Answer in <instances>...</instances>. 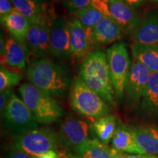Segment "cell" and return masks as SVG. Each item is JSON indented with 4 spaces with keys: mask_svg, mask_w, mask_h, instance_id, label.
<instances>
[{
    "mask_svg": "<svg viewBox=\"0 0 158 158\" xmlns=\"http://www.w3.org/2000/svg\"><path fill=\"white\" fill-rule=\"evenodd\" d=\"M30 84L52 98H62L72 86L66 67L42 58L31 62L27 71Z\"/></svg>",
    "mask_w": 158,
    "mask_h": 158,
    "instance_id": "1",
    "label": "cell"
},
{
    "mask_svg": "<svg viewBox=\"0 0 158 158\" xmlns=\"http://www.w3.org/2000/svg\"><path fill=\"white\" fill-rule=\"evenodd\" d=\"M79 77L109 106L116 108V92L108 66L107 55L94 51L85 56L80 66Z\"/></svg>",
    "mask_w": 158,
    "mask_h": 158,
    "instance_id": "2",
    "label": "cell"
},
{
    "mask_svg": "<svg viewBox=\"0 0 158 158\" xmlns=\"http://www.w3.org/2000/svg\"><path fill=\"white\" fill-rule=\"evenodd\" d=\"M19 92L21 99L38 123L52 124L64 115V109L54 98L45 94L30 83L21 84Z\"/></svg>",
    "mask_w": 158,
    "mask_h": 158,
    "instance_id": "3",
    "label": "cell"
},
{
    "mask_svg": "<svg viewBox=\"0 0 158 158\" xmlns=\"http://www.w3.org/2000/svg\"><path fill=\"white\" fill-rule=\"evenodd\" d=\"M70 92V106L77 114L93 122L102 116L109 115V106L79 76L75 78Z\"/></svg>",
    "mask_w": 158,
    "mask_h": 158,
    "instance_id": "4",
    "label": "cell"
},
{
    "mask_svg": "<svg viewBox=\"0 0 158 158\" xmlns=\"http://www.w3.org/2000/svg\"><path fill=\"white\" fill-rule=\"evenodd\" d=\"M60 145L59 135L48 128H35L19 137L10 144L12 150L21 152L38 157Z\"/></svg>",
    "mask_w": 158,
    "mask_h": 158,
    "instance_id": "5",
    "label": "cell"
},
{
    "mask_svg": "<svg viewBox=\"0 0 158 158\" xmlns=\"http://www.w3.org/2000/svg\"><path fill=\"white\" fill-rule=\"evenodd\" d=\"M107 59L116 98L123 100L130 71V59L125 44L118 42L107 50Z\"/></svg>",
    "mask_w": 158,
    "mask_h": 158,
    "instance_id": "6",
    "label": "cell"
},
{
    "mask_svg": "<svg viewBox=\"0 0 158 158\" xmlns=\"http://www.w3.org/2000/svg\"><path fill=\"white\" fill-rule=\"evenodd\" d=\"M3 117L5 129L15 138L38 127V122L30 110L22 99L14 93L5 108Z\"/></svg>",
    "mask_w": 158,
    "mask_h": 158,
    "instance_id": "7",
    "label": "cell"
},
{
    "mask_svg": "<svg viewBox=\"0 0 158 158\" xmlns=\"http://www.w3.org/2000/svg\"><path fill=\"white\" fill-rule=\"evenodd\" d=\"M58 135L60 144L66 149L67 152L91 139L90 127L87 122L73 116H69L63 122Z\"/></svg>",
    "mask_w": 158,
    "mask_h": 158,
    "instance_id": "8",
    "label": "cell"
},
{
    "mask_svg": "<svg viewBox=\"0 0 158 158\" xmlns=\"http://www.w3.org/2000/svg\"><path fill=\"white\" fill-rule=\"evenodd\" d=\"M49 51L58 58L69 59L72 56L70 43V25L62 17L51 21Z\"/></svg>",
    "mask_w": 158,
    "mask_h": 158,
    "instance_id": "9",
    "label": "cell"
},
{
    "mask_svg": "<svg viewBox=\"0 0 158 158\" xmlns=\"http://www.w3.org/2000/svg\"><path fill=\"white\" fill-rule=\"evenodd\" d=\"M152 73L145 65L133 59L128 77L126 97L130 106H133L143 95Z\"/></svg>",
    "mask_w": 158,
    "mask_h": 158,
    "instance_id": "10",
    "label": "cell"
},
{
    "mask_svg": "<svg viewBox=\"0 0 158 158\" xmlns=\"http://www.w3.org/2000/svg\"><path fill=\"white\" fill-rule=\"evenodd\" d=\"M51 21L47 16L35 24H31L27 34V48L35 56H44L49 51Z\"/></svg>",
    "mask_w": 158,
    "mask_h": 158,
    "instance_id": "11",
    "label": "cell"
},
{
    "mask_svg": "<svg viewBox=\"0 0 158 158\" xmlns=\"http://www.w3.org/2000/svg\"><path fill=\"white\" fill-rule=\"evenodd\" d=\"M67 154L69 158H124L121 152L94 138Z\"/></svg>",
    "mask_w": 158,
    "mask_h": 158,
    "instance_id": "12",
    "label": "cell"
},
{
    "mask_svg": "<svg viewBox=\"0 0 158 158\" xmlns=\"http://www.w3.org/2000/svg\"><path fill=\"white\" fill-rule=\"evenodd\" d=\"M111 17L124 32L135 30L141 23L137 13L125 0H110Z\"/></svg>",
    "mask_w": 158,
    "mask_h": 158,
    "instance_id": "13",
    "label": "cell"
},
{
    "mask_svg": "<svg viewBox=\"0 0 158 158\" xmlns=\"http://www.w3.org/2000/svg\"><path fill=\"white\" fill-rule=\"evenodd\" d=\"M111 143L112 147L121 153L127 152L135 155L146 154L138 144L133 129H130L124 124H118Z\"/></svg>",
    "mask_w": 158,
    "mask_h": 158,
    "instance_id": "14",
    "label": "cell"
},
{
    "mask_svg": "<svg viewBox=\"0 0 158 158\" xmlns=\"http://www.w3.org/2000/svg\"><path fill=\"white\" fill-rule=\"evenodd\" d=\"M122 29L112 18L104 17L93 29L92 39L93 45L109 44L121 37Z\"/></svg>",
    "mask_w": 158,
    "mask_h": 158,
    "instance_id": "15",
    "label": "cell"
},
{
    "mask_svg": "<svg viewBox=\"0 0 158 158\" xmlns=\"http://www.w3.org/2000/svg\"><path fill=\"white\" fill-rule=\"evenodd\" d=\"M69 25L72 56L77 59L83 58L88 54L91 46L86 31L78 19H73Z\"/></svg>",
    "mask_w": 158,
    "mask_h": 158,
    "instance_id": "16",
    "label": "cell"
},
{
    "mask_svg": "<svg viewBox=\"0 0 158 158\" xmlns=\"http://www.w3.org/2000/svg\"><path fill=\"white\" fill-rule=\"evenodd\" d=\"M27 48L24 45L10 37L7 40L5 54L1 56V65L23 70L26 68Z\"/></svg>",
    "mask_w": 158,
    "mask_h": 158,
    "instance_id": "17",
    "label": "cell"
},
{
    "mask_svg": "<svg viewBox=\"0 0 158 158\" xmlns=\"http://www.w3.org/2000/svg\"><path fill=\"white\" fill-rule=\"evenodd\" d=\"M136 43L158 46V14L151 13L134 31Z\"/></svg>",
    "mask_w": 158,
    "mask_h": 158,
    "instance_id": "18",
    "label": "cell"
},
{
    "mask_svg": "<svg viewBox=\"0 0 158 158\" xmlns=\"http://www.w3.org/2000/svg\"><path fill=\"white\" fill-rule=\"evenodd\" d=\"M1 22L5 25L13 39L24 45L31 25L28 20L14 8L10 14L1 19Z\"/></svg>",
    "mask_w": 158,
    "mask_h": 158,
    "instance_id": "19",
    "label": "cell"
},
{
    "mask_svg": "<svg viewBox=\"0 0 158 158\" xmlns=\"http://www.w3.org/2000/svg\"><path fill=\"white\" fill-rule=\"evenodd\" d=\"M136 141L146 154L155 155L158 154V127L142 125L133 128Z\"/></svg>",
    "mask_w": 158,
    "mask_h": 158,
    "instance_id": "20",
    "label": "cell"
},
{
    "mask_svg": "<svg viewBox=\"0 0 158 158\" xmlns=\"http://www.w3.org/2000/svg\"><path fill=\"white\" fill-rule=\"evenodd\" d=\"M133 59L145 65L152 73H158V46L135 42L132 45Z\"/></svg>",
    "mask_w": 158,
    "mask_h": 158,
    "instance_id": "21",
    "label": "cell"
},
{
    "mask_svg": "<svg viewBox=\"0 0 158 158\" xmlns=\"http://www.w3.org/2000/svg\"><path fill=\"white\" fill-rule=\"evenodd\" d=\"M141 108L148 116L158 115V73H152L141 97Z\"/></svg>",
    "mask_w": 158,
    "mask_h": 158,
    "instance_id": "22",
    "label": "cell"
},
{
    "mask_svg": "<svg viewBox=\"0 0 158 158\" xmlns=\"http://www.w3.org/2000/svg\"><path fill=\"white\" fill-rule=\"evenodd\" d=\"M15 10L21 13L29 21L30 24H35L47 16L43 2L34 0H11Z\"/></svg>",
    "mask_w": 158,
    "mask_h": 158,
    "instance_id": "23",
    "label": "cell"
},
{
    "mask_svg": "<svg viewBox=\"0 0 158 158\" xmlns=\"http://www.w3.org/2000/svg\"><path fill=\"white\" fill-rule=\"evenodd\" d=\"M117 125L115 116L107 115L94 120L92 124V130L100 141L108 144L112 141Z\"/></svg>",
    "mask_w": 158,
    "mask_h": 158,
    "instance_id": "24",
    "label": "cell"
},
{
    "mask_svg": "<svg viewBox=\"0 0 158 158\" xmlns=\"http://www.w3.org/2000/svg\"><path fill=\"white\" fill-rule=\"evenodd\" d=\"M76 15L86 31L91 45H93L92 39V31L95 26L103 19V15H102L100 12L90 5L89 7H86V9L80 12Z\"/></svg>",
    "mask_w": 158,
    "mask_h": 158,
    "instance_id": "25",
    "label": "cell"
},
{
    "mask_svg": "<svg viewBox=\"0 0 158 158\" xmlns=\"http://www.w3.org/2000/svg\"><path fill=\"white\" fill-rule=\"evenodd\" d=\"M21 75L14 70H7L1 65L0 67V91L10 89L19 84Z\"/></svg>",
    "mask_w": 158,
    "mask_h": 158,
    "instance_id": "26",
    "label": "cell"
},
{
    "mask_svg": "<svg viewBox=\"0 0 158 158\" xmlns=\"http://www.w3.org/2000/svg\"><path fill=\"white\" fill-rule=\"evenodd\" d=\"M92 0H64V5L70 13L77 15L91 5Z\"/></svg>",
    "mask_w": 158,
    "mask_h": 158,
    "instance_id": "27",
    "label": "cell"
},
{
    "mask_svg": "<svg viewBox=\"0 0 158 158\" xmlns=\"http://www.w3.org/2000/svg\"><path fill=\"white\" fill-rule=\"evenodd\" d=\"M91 6L100 12L104 17H111L110 10V0H92Z\"/></svg>",
    "mask_w": 158,
    "mask_h": 158,
    "instance_id": "28",
    "label": "cell"
},
{
    "mask_svg": "<svg viewBox=\"0 0 158 158\" xmlns=\"http://www.w3.org/2000/svg\"><path fill=\"white\" fill-rule=\"evenodd\" d=\"M13 94V90L11 89L1 91L0 92V112H1L2 116L3 115L5 108L7 107Z\"/></svg>",
    "mask_w": 158,
    "mask_h": 158,
    "instance_id": "29",
    "label": "cell"
},
{
    "mask_svg": "<svg viewBox=\"0 0 158 158\" xmlns=\"http://www.w3.org/2000/svg\"><path fill=\"white\" fill-rule=\"evenodd\" d=\"M14 10L11 0H0V19H2Z\"/></svg>",
    "mask_w": 158,
    "mask_h": 158,
    "instance_id": "30",
    "label": "cell"
},
{
    "mask_svg": "<svg viewBox=\"0 0 158 158\" xmlns=\"http://www.w3.org/2000/svg\"><path fill=\"white\" fill-rule=\"evenodd\" d=\"M7 158H37L35 156L28 155L16 150H11L7 156Z\"/></svg>",
    "mask_w": 158,
    "mask_h": 158,
    "instance_id": "31",
    "label": "cell"
},
{
    "mask_svg": "<svg viewBox=\"0 0 158 158\" xmlns=\"http://www.w3.org/2000/svg\"><path fill=\"white\" fill-rule=\"evenodd\" d=\"M37 158H65L62 156L59 155V154L57 152L56 150H51L48 152L45 153L44 155L40 156Z\"/></svg>",
    "mask_w": 158,
    "mask_h": 158,
    "instance_id": "32",
    "label": "cell"
},
{
    "mask_svg": "<svg viewBox=\"0 0 158 158\" xmlns=\"http://www.w3.org/2000/svg\"><path fill=\"white\" fill-rule=\"evenodd\" d=\"M6 43H7V40H5V34L2 31H1V34H0V55L1 56L5 54Z\"/></svg>",
    "mask_w": 158,
    "mask_h": 158,
    "instance_id": "33",
    "label": "cell"
},
{
    "mask_svg": "<svg viewBox=\"0 0 158 158\" xmlns=\"http://www.w3.org/2000/svg\"><path fill=\"white\" fill-rule=\"evenodd\" d=\"M146 0H125V2L129 5L130 7H138L139 5H141L142 3L143 2Z\"/></svg>",
    "mask_w": 158,
    "mask_h": 158,
    "instance_id": "34",
    "label": "cell"
},
{
    "mask_svg": "<svg viewBox=\"0 0 158 158\" xmlns=\"http://www.w3.org/2000/svg\"><path fill=\"white\" fill-rule=\"evenodd\" d=\"M124 158H147L146 155H124Z\"/></svg>",
    "mask_w": 158,
    "mask_h": 158,
    "instance_id": "35",
    "label": "cell"
},
{
    "mask_svg": "<svg viewBox=\"0 0 158 158\" xmlns=\"http://www.w3.org/2000/svg\"><path fill=\"white\" fill-rule=\"evenodd\" d=\"M147 158H158V156L152 155H146Z\"/></svg>",
    "mask_w": 158,
    "mask_h": 158,
    "instance_id": "36",
    "label": "cell"
},
{
    "mask_svg": "<svg viewBox=\"0 0 158 158\" xmlns=\"http://www.w3.org/2000/svg\"><path fill=\"white\" fill-rule=\"evenodd\" d=\"M34 1H36V2H42L43 0H34Z\"/></svg>",
    "mask_w": 158,
    "mask_h": 158,
    "instance_id": "37",
    "label": "cell"
},
{
    "mask_svg": "<svg viewBox=\"0 0 158 158\" xmlns=\"http://www.w3.org/2000/svg\"><path fill=\"white\" fill-rule=\"evenodd\" d=\"M153 2L155 3H158V0H153Z\"/></svg>",
    "mask_w": 158,
    "mask_h": 158,
    "instance_id": "38",
    "label": "cell"
}]
</instances>
